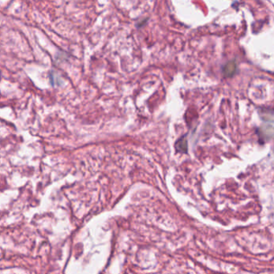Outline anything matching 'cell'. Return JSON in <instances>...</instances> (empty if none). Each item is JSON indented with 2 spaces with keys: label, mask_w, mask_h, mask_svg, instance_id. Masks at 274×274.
Instances as JSON below:
<instances>
[{
  "label": "cell",
  "mask_w": 274,
  "mask_h": 274,
  "mask_svg": "<svg viewBox=\"0 0 274 274\" xmlns=\"http://www.w3.org/2000/svg\"><path fill=\"white\" fill-rule=\"evenodd\" d=\"M231 70H232V72H235L236 71V65L235 64H227L226 65V67H225V69H224V72H225V74L227 75V76H230V75H232L233 73L231 72Z\"/></svg>",
  "instance_id": "1"
}]
</instances>
